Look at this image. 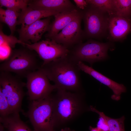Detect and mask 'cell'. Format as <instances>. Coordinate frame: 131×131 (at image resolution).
I'll list each match as a JSON object with an SVG mask.
<instances>
[{
    "label": "cell",
    "instance_id": "1",
    "mask_svg": "<svg viewBox=\"0 0 131 131\" xmlns=\"http://www.w3.org/2000/svg\"><path fill=\"white\" fill-rule=\"evenodd\" d=\"M78 62L69 54L44 65L40 68L57 89L73 92H80L82 84L81 70Z\"/></svg>",
    "mask_w": 131,
    "mask_h": 131
},
{
    "label": "cell",
    "instance_id": "2",
    "mask_svg": "<svg viewBox=\"0 0 131 131\" xmlns=\"http://www.w3.org/2000/svg\"><path fill=\"white\" fill-rule=\"evenodd\" d=\"M52 95V121L54 128L71 122L78 117L84 110L82 95L60 89Z\"/></svg>",
    "mask_w": 131,
    "mask_h": 131
},
{
    "label": "cell",
    "instance_id": "3",
    "mask_svg": "<svg viewBox=\"0 0 131 131\" xmlns=\"http://www.w3.org/2000/svg\"><path fill=\"white\" fill-rule=\"evenodd\" d=\"M37 56L25 46L13 50L0 64V72H13L20 77L26 78L41 67Z\"/></svg>",
    "mask_w": 131,
    "mask_h": 131
},
{
    "label": "cell",
    "instance_id": "4",
    "mask_svg": "<svg viewBox=\"0 0 131 131\" xmlns=\"http://www.w3.org/2000/svg\"><path fill=\"white\" fill-rule=\"evenodd\" d=\"M26 114L35 131L54 130L52 94L44 99L30 101Z\"/></svg>",
    "mask_w": 131,
    "mask_h": 131
},
{
    "label": "cell",
    "instance_id": "5",
    "mask_svg": "<svg viewBox=\"0 0 131 131\" xmlns=\"http://www.w3.org/2000/svg\"><path fill=\"white\" fill-rule=\"evenodd\" d=\"M26 83L10 73L0 72V89L6 98L12 113L22 112L21 105Z\"/></svg>",
    "mask_w": 131,
    "mask_h": 131
},
{
    "label": "cell",
    "instance_id": "6",
    "mask_svg": "<svg viewBox=\"0 0 131 131\" xmlns=\"http://www.w3.org/2000/svg\"><path fill=\"white\" fill-rule=\"evenodd\" d=\"M109 43H102L90 40L74 46L69 54L77 61H85L92 65L96 62L106 59L107 51L111 47Z\"/></svg>",
    "mask_w": 131,
    "mask_h": 131
},
{
    "label": "cell",
    "instance_id": "7",
    "mask_svg": "<svg viewBox=\"0 0 131 131\" xmlns=\"http://www.w3.org/2000/svg\"><path fill=\"white\" fill-rule=\"evenodd\" d=\"M88 4L89 7L81 11L84 24L83 34L89 38H99L107 31L108 14Z\"/></svg>",
    "mask_w": 131,
    "mask_h": 131
},
{
    "label": "cell",
    "instance_id": "8",
    "mask_svg": "<svg viewBox=\"0 0 131 131\" xmlns=\"http://www.w3.org/2000/svg\"><path fill=\"white\" fill-rule=\"evenodd\" d=\"M26 86L29 99L30 101L42 99L49 96L56 89L40 68L28 74Z\"/></svg>",
    "mask_w": 131,
    "mask_h": 131
},
{
    "label": "cell",
    "instance_id": "9",
    "mask_svg": "<svg viewBox=\"0 0 131 131\" xmlns=\"http://www.w3.org/2000/svg\"><path fill=\"white\" fill-rule=\"evenodd\" d=\"M25 47L34 51L43 61L44 65L67 55L69 50L54 41L47 39L33 44H25Z\"/></svg>",
    "mask_w": 131,
    "mask_h": 131
},
{
    "label": "cell",
    "instance_id": "10",
    "mask_svg": "<svg viewBox=\"0 0 131 131\" xmlns=\"http://www.w3.org/2000/svg\"><path fill=\"white\" fill-rule=\"evenodd\" d=\"M82 19L81 11L74 19L56 35L49 39L64 46L69 49L82 43L83 34L81 26Z\"/></svg>",
    "mask_w": 131,
    "mask_h": 131
},
{
    "label": "cell",
    "instance_id": "11",
    "mask_svg": "<svg viewBox=\"0 0 131 131\" xmlns=\"http://www.w3.org/2000/svg\"><path fill=\"white\" fill-rule=\"evenodd\" d=\"M50 17H49L39 20L30 25L21 27L18 29L19 40L24 43L31 44L37 42L41 38L43 34L49 30Z\"/></svg>",
    "mask_w": 131,
    "mask_h": 131
},
{
    "label": "cell",
    "instance_id": "12",
    "mask_svg": "<svg viewBox=\"0 0 131 131\" xmlns=\"http://www.w3.org/2000/svg\"><path fill=\"white\" fill-rule=\"evenodd\" d=\"M107 31L110 40H122L131 32V19L114 14L108 15Z\"/></svg>",
    "mask_w": 131,
    "mask_h": 131
},
{
    "label": "cell",
    "instance_id": "13",
    "mask_svg": "<svg viewBox=\"0 0 131 131\" xmlns=\"http://www.w3.org/2000/svg\"><path fill=\"white\" fill-rule=\"evenodd\" d=\"M78 65L81 70L90 75L111 89L113 92V94L111 96L112 99L116 101L119 100L120 99L121 94L126 92V88L123 84L111 80L91 67L85 64L83 62L79 61Z\"/></svg>",
    "mask_w": 131,
    "mask_h": 131
},
{
    "label": "cell",
    "instance_id": "14",
    "mask_svg": "<svg viewBox=\"0 0 131 131\" xmlns=\"http://www.w3.org/2000/svg\"><path fill=\"white\" fill-rule=\"evenodd\" d=\"M28 7L33 9L53 11L59 13L77 9L69 0H30Z\"/></svg>",
    "mask_w": 131,
    "mask_h": 131
},
{
    "label": "cell",
    "instance_id": "15",
    "mask_svg": "<svg viewBox=\"0 0 131 131\" xmlns=\"http://www.w3.org/2000/svg\"><path fill=\"white\" fill-rule=\"evenodd\" d=\"M77 9L66 12L59 13L54 16L55 19L50 24L49 30L45 36L47 39L56 35L80 13Z\"/></svg>",
    "mask_w": 131,
    "mask_h": 131
},
{
    "label": "cell",
    "instance_id": "16",
    "mask_svg": "<svg viewBox=\"0 0 131 131\" xmlns=\"http://www.w3.org/2000/svg\"><path fill=\"white\" fill-rule=\"evenodd\" d=\"M59 13L53 11L33 9L28 7L20 12L17 25L21 24V27H26L41 18L54 16Z\"/></svg>",
    "mask_w": 131,
    "mask_h": 131
},
{
    "label": "cell",
    "instance_id": "17",
    "mask_svg": "<svg viewBox=\"0 0 131 131\" xmlns=\"http://www.w3.org/2000/svg\"><path fill=\"white\" fill-rule=\"evenodd\" d=\"M19 113H12L8 116L0 117V122L7 131H35L32 130L20 118Z\"/></svg>",
    "mask_w": 131,
    "mask_h": 131
},
{
    "label": "cell",
    "instance_id": "18",
    "mask_svg": "<svg viewBox=\"0 0 131 131\" xmlns=\"http://www.w3.org/2000/svg\"><path fill=\"white\" fill-rule=\"evenodd\" d=\"M20 12L10 9H4L0 8V22L8 25L11 32V35H13L17 25V19Z\"/></svg>",
    "mask_w": 131,
    "mask_h": 131
},
{
    "label": "cell",
    "instance_id": "19",
    "mask_svg": "<svg viewBox=\"0 0 131 131\" xmlns=\"http://www.w3.org/2000/svg\"><path fill=\"white\" fill-rule=\"evenodd\" d=\"M113 14L130 18L131 16V0H113Z\"/></svg>",
    "mask_w": 131,
    "mask_h": 131
},
{
    "label": "cell",
    "instance_id": "20",
    "mask_svg": "<svg viewBox=\"0 0 131 131\" xmlns=\"http://www.w3.org/2000/svg\"><path fill=\"white\" fill-rule=\"evenodd\" d=\"M30 0H0L1 6H4L7 9L20 12L21 11L28 7Z\"/></svg>",
    "mask_w": 131,
    "mask_h": 131
},
{
    "label": "cell",
    "instance_id": "21",
    "mask_svg": "<svg viewBox=\"0 0 131 131\" xmlns=\"http://www.w3.org/2000/svg\"><path fill=\"white\" fill-rule=\"evenodd\" d=\"M88 4L93 5L100 10L108 13L113 14V0H86Z\"/></svg>",
    "mask_w": 131,
    "mask_h": 131
},
{
    "label": "cell",
    "instance_id": "22",
    "mask_svg": "<svg viewBox=\"0 0 131 131\" xmlns=\"http://www.w3.org/2000/svg\"><path fill=\"white\" fill-rule=\"evenodd\" d=\"M1 26H0V45L6 44L10 48H14L16 45L18 43L22 44L23 46H25V44L18 39L13 35H8L4 34L2 31Z\"/></svg>",
    "mask_w": 131,
    "mask_h": 131
},
{
    "label": "cell",
    "instance_id": "23",
    "mask_svg": "<svg viewBox=\"0 0 131 131\" xmlns=\"http://www.w3.org/2000/svg\"><path fill=\"white\" fill-rule=\"evenodd\" d=\"M106 118L109 131H125L124 126L125 118L124 116L118 119L112 118L107 116Z\"/></svg>",
    "mask_w": 131,
    "mask_h": 131
},
{
    "label": "cell",
    "instance_id": "24",
    "mask_svg": "<svg viewBox=\"0 0 131 131\" xmlns=\"http://www.w3.org/2000/svg\"><path fill=\"white\" fill-rule=\"evenodd\" d=\"M89 110L98 113L99 117L96 124V128L100 131H109V128L107 119V116L103 112H100L92 106H90Z\"/></svg>",
    "mask_w": 131,
    "mask_h": 131
},
{
    "label": "cell",
    "instance_id": "25",
    "mask_svg": "<svg viewBox=\"0 0 131 131\" xmlns=\"http://www.w3.org/2000/svg\"><path fill=\"white\" fill-rule=\"evenodd\" d=\"M12 113L8 100L0 89V117H5Z\"/></svg>",
    "mask_w": 131,
    "mask_h": 131
},
{
    "label": "cell",
    "instance_id": "26",
    "mask_svg": "<svg viewBox=\"0 0 131 131\" xmlns=\"http://www.w3.org/2000/svg\"><path fill=\"white\" fill-rule=\"evenodd\" d=\"M9 46L6 44L0 45V58H4L5 57L9 56L11 51L9 49Z\"/></svg>",
    "mask_w": 131,
    "mask_h": 131
},
{
    "label": "cell",
    "instance_id": "27",
    "mask_svg": "<svg viewBox=\"0 0 131 131\" xmlns=\"http://www.w3.org/2000/svg\"><path fill=\"white\" fill-rule=\"evenodd\" d=\"M77 7L79 8L84 10L88 6V4L86 1L84 0H74Z\"/></svg>",
    "mask_w": 131,
    "mask_h": 131
},
{
    "label": "cell",
    "instance_id": "28",
    "mask_svg": "<svg viewBox=\"0 0 131 131\" xmlns=\"http://www.w3.org/2000/svg\"><path fill=\"white\" fill-rule=\"evenodd\" d=\"M51 131H55L54 130H52ZM60 131H75L73 130H71L69 127H66L61 129Z\"/></svg>",
    "mask_w": 131,
    "mask_h": 131
},
{
    "label": "cell",
    "instance_id": "29",
    "mask_svg": "<svg viewBox=\"0 0 131 131\" xmlns=\"http://www.w3.org/2000/svg\"><path fill=\"white\" fill-rule=\"evenodd\" d=\"M90 131H100L96 127H93L90 126L89 128Z\"/></svg>",
    "mask_w": 131,
    "mask_h": 131
},
{
    "label": "cell",
    "instance_id": "30",
    "mask_svg": "<svg viewBox=\"0 0 131 131\" xmlns=\"http://www.w3.org/2000/svg\"><path fill=\"white\" fill-rule=\"evenodd\" d=\"M4 129V128L2 125L0 124V131H3Z\"/></svg>",
    "mask_w": 131,
    "mask_h": 131
}]
</instances>
